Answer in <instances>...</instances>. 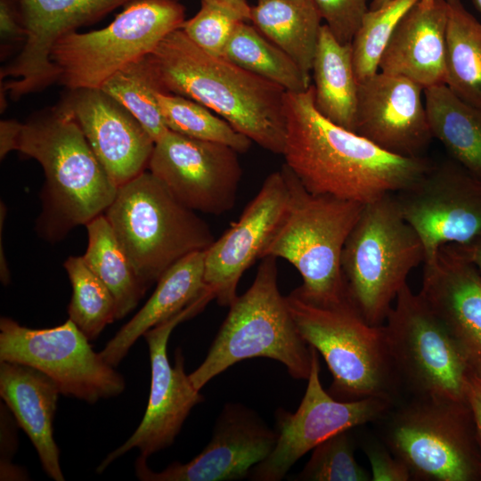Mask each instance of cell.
I'll list each match as a JSON object with an SVG mask.
<instances>
[{
    "label": "cell",
    "instance_id": "cell-22",
    "mask_svg": "<svg viewBox=\"0 0 481 481\" xmlns=\"http://www.w3.org/2000/svg\"><path fill=\"white\" fill-rule=\"evenodd\" d=\"M64 102L118 188L146 170L155 142L123 105L102 89L71 91Z\"/></svg>",
    "mask_w": 481,
    "mask_h": 481
},
{
    "label": "cell",
    "instance_id": "cell-25",
    "mask_svg": "<svg viewBox=\"0 0 481 481\" xmlns=\"http://www.w3.org/2000/svg\"><path fill=\"white\" fill-rule=\"evenodd\" d=\"M205 250L184 257L157 281L145 305L100 351L111 366H118L132 346L150 329L174 316L209 289L204 280Z\"/></svg>",
    "mask_w": 481,
    "mask_h": 481
},
{
    "label": "cell",
    "instance_id": "cell-14",
    "mask_svg": "<svg viewBox=\"0 0 481 481\" xmlns=\"http://www.w3.org/2000/svg\"><path fill=\"white\" fill-rule=\"evenodd\" d=\"M320 371L319 353L312 347V367L302 401L295 412L277 410L275 445L252 468L250 480H281L302 456L322 441L338 432L379 421L396 404L384 397L338 400L323 388Z\"/></svg>",
    "mask_w": 481,
    "mask_h": 481
},
{
    "label": "cell",
    "instance_id": "cell-40",
    "mask_svg": "<svg viewBox=\"0 0 481 481\" xmlns=\"http://www.w3.org/2000/svg\"><path fill=\"white\" fill-rule=\"evenodd\" d=\"M0 34L4 41H25L26 29L18 0H0Z\"/></svg>",
    "mask_w": 481,
    "mask_h": 481
},
{
    "label": "cell",
    "instance_id": "cell-23",
    "mask_svg": "<svg viewBox=\"0 0 481 481\" xmlns=\"http://www.w3.org/2000/svg\"><path fill=\"white\" fill-rule=\"evenodd\" d=\"M446 0H418L396 26L379 61L381 72L423 89L445 84Z\"/></svg>",
    "mask_w": 481,
    "mask_h": 481
},
{
    "label": "cell",
    "instance_id": "cell-37",
    "mask_svg": "<svg viewBox=\"0 0 481 481\" xmlns=\"http://www.w3.org/2000/svg\"><path fill=\"white\" fill-rule=\"evenodd\" d=\"M246 20L231 6L213 0H201L199 12L185 20L181 29L200 48L224 56L226 45L237 25Z\"/></svg>",
    "mask_w": 481,
    "mask_h": 481
},
{
    "label": "cell",
    "instance_id": "cell-42",
    "mask_svg": "<svg viewBox=\"0 0 481 481\" xmlns=\"http://www.w3.org/2000/svg\"><path fill=\"white\" fill-rule=\"evenodd\" d=\"M481 275V236L466 245H458Z\"/></svg>",
    "mask_w": 481,
    "mask_h": 481
},
{
    "label": "cell",
    "instance_id": "cell-10",
    "mask_svg": "<svg viewBox=\"0 0 481 481\" xmlns=\"http://www.w3.org/2000/svg\"><path fill=\"white\" fill-rule=\"evenodd\" d=\"M177 0H134L108 26L57 39L51 60L70 91L100 89L116 72L152 53L184 22Z\"/></svg>",
    "mask_w": 481,
    "mask_h": 481
},
{
    "label": "cell",
    "instance_id": "cell-38",
    "mask_svg": "<svg viewBox=\"0 0 481 481\" xmlns=\"http://www.w3.org/2000/svg\"><path fill=\"white\" fill-rule=\"evenodd\" d=\"M325 25L342 44L352 40L369 10L368 0H313Z\"/></svg>",
    "mask_w": 481,
    "mask_h": 481
},
{
    "label": "cell",
    "instance_id": "cell-24",
    "mask_svg": "<svg viewBox=\"0 0 481 481\" xmlns=\"http://www.w3.org/2000/svg\"><path fill=\"white\" fill-rule=\"evenodd\" d=\"M61 391L42 371L18 363L0 361V395L17 426L33 444L45 474L64 481L53 420Z\"/></svg>",
    "mask_w": 481,
    "mask_h": 481
},
{
    "label": "cell",
    "instance_id": "cell-3",
    "mask_svg": "<svg viewBox=\"0 0 481 481\" xmlns=\"http://www.w3.org/2000/svg\"><path fill=\"white\" fill-rule=\"evenodd\" d=\"M149 56L165 92L204 105L252 143L282 155L287 124L281 86L205 52L181 28Z\"/></svg>",
    "mask_w": 481,
    "mask_h": 481
},
{
    "label": "cell",
    "instance_id": "cell-20",
    "mask_svg": "<svg viewBox=\"0 0 481 481\" xmlns=\"http://www.w3.org/2000/svg\"><path fill=\"white\" fill-rule=\"evenodd\" d=\"M423 92L407 77L381 71L359 82L355 133L389 153L424 157L433 136Z\"/></svg>",
    "mask_w": 481,
    "mask_h": 481
},
{
    "label": "cell",
    "instance_id": "cell-43",
    "mask_svg": "<svg viewBox=\"0 0 481 481\" xmlns=\"http://www.w3.org/2000/svg\"><path fill=\"white\" fill-rule=\"evenodd\" d=\"M227 4L236 10L246 20H249L250 5L248 0H213Z\"/></svg>",
    "mask_w": 481,
    "mask_h": 481
},
{
    "label": "cell",
    "instance_id": "cell-9",
    "mask_svg": "<svg viewBox=\"0 0 481 481\" xmlns=\"http://www.w3.org/2000/svg\"><path fill=\"white\" fill-rule=\"evenodd\" d=\"M380 420L382 442L412 480L481 481V445L468 403L412 397Z\"/></svg>",
    "mask_w": 481,
    "mask_h": 481
},
{
    "label": "cell",
    "instance_id": "cell-30",
    "mask_svg": "<svg viewBox=\"0 0 481 481\" xmlns=\"http://www.w3.org/2000/svg\"><path fill=\"white\" fill-rule=\"evenodd\" d=\"M88 242L83 258L111 292L117 306V320L133 311L146 289L117 239L104 214L86 224Z\"/></svg>",
    "mask_w": 481,
    "mask_h": 481
},
{
    "label": "cell",
    "instance_id": "cell-41",
    "mask_svg": "<svg viewBox=\"0 0 481 481\" xmlns=\"http://www.w3.org/2000/svg\"><path fill=\"white\" fill-rule=\"evenodd\" d=\"M466 398L481 445V377L472 372L469 373L467 379Z\"/></svg>",
    "mask_w": 481,
    "mask_h": 481
},
{
    "label": "cell",
    "instance_id": "cell-8",
    "mask_svg": "<svg viewBox=\"0 0 481 481\" xmlns=\"http://www.w3.org/2000/svg\"><path fill=\"white\" fill-rule=\"evenodd\" d=\"M104 215L146 290L174 264L215 240L208 224L149 170L119 186Z\"/></svg>",
    "mask_w": 481,
    "mask_h": 481
},
{
    "label": "cell",
    "instance_id": "cell-7",
    "mask_svg": "<svg viewBox=\"0 0 481 481\" xmlns=\"http://www.w3.org/2000/svg\"><path fill=\"white\" fill-rule=\"evenodd\" d=\"M425 249L404 219L395 193L363 205L341 255L348 298L371 325H382Z\"/></svg>",
    "mask_w": 481,
    "mask_h": 481
},
{
    "label": "cell",
    "instance_id": "cell-31",
    "mask_svg": "<svg viewBox=\"0 0 481 481\" xmlns=\"http://www.w3.org/2000/svg\"><path fill=\"white\" fill-rule=\"evenodd\" d=\"M224 57L286 92H305L312 85L309 74L246 20L240 21L235 28Z\"/></svg>",
    "mask_w": 481,
    "mask_h": 481
},
{
    "label": "cell",
    "instance_id": "cell-13",
    "mask_svg": "<svg viewBox=\"0 0 481 481\" xmlns=\"http://www.w3.org/2000/svg\"><path fill=\"white\" fill-rule=\"evenodd\" d=\"M213 299V293L208 290L182 311L143 334L151 362V389L146 411L135 432L103 459L96 468L97 473L103 472L114 461L134 448L140 451V455L149 458L169 447L192 409L204 401L200 390L193 386L185 372L182 349H176L174 365L168 360L167 350L174 329L201 312Z\"/></svg>",
    "mask_w": 481,
    "mask_h": 481
},
{
    "label": "cell",
    "instance_id": "cell-17",
    "mask_svg": "<svg viewBox=\"0 0 481 481\" xmlns=\"http://www.w3.org/2000/svg\"><path fill=\"white\" fill-rule=\"evenodd\" d=\"M277 432L250 408L226 404L220 412L212 437L190 461L173 462L153 471L145 456L139 455L135 467L143 481H232L248 477L252 468L273 451Z\"/></svg>",
    "mask_w": 481,
    "mask_h": 481
},
{
    "label": "cell",
    "instance_id": "cell-32",
    "mask_svg": "<svg viewBox=\"0 0 481 481\" xmlns=\"http://www.w3.org/2000/svg\"><path fill=\"white\" fill-rule=\"evenodd\" d=\"M100 89L129 110L154 142L169 131L157 100V94L165 91L149 54L119 69Z\"/></svg>",
    "mask_w": 481,
    "mask_h": 481
},
{
    "label": "cell",
    "instance_id": "cell-4",
    "mask_svg": "<svg viewBox=\"0 0 481 481\" xmlns=\"http://www.w3.org/2000/svg\"><path fill=\"white\" fill-rule=\"evenodd\" d=\"M281 170L288 200L263 257L283 258L298 271L303 282L293 291L302 299L321 306L351 303L341 255L364 204L312 193L285 163Z\"/></svg>",
    "mask_w": 481,
    "mask_h": 481
},
{
    "label": "cell",
    "instance_id": "cell-16",
    "mask_svg": "<svg viewBox=\"0 0 481 481\" xmlns=\"http://www.w3.org/2000/svg\"><path fill=\"white\" fill-rule=\"evenodd\" d=\"M238 154L169 130L155 142L148 170L186 208L217 216L234 207L242 175Z\"/></svg>",
    "mask_w": 481,
    "mask_h": 481
},
{
    "label": "cell",
    "instance_id": "cell-21",
    "mask_svg": "<svg viewBox=\"0 0 481 481\" xmlns=\"http://www.w3.org/2000/svg\"><path fill=\"white\" fill-rule=\"evenodd\" d=\"M419 293L481 377V275L458 245H444L424 262Z\"/></svg>",
    "mask_w": 481,
    "mask_h": 481
},
{
    "label": "cell",
    "instance_id": "cell-44",
    "mask_svg": "<svg viewBox=\"0 0 481 481\" xmlns=\"http://www.w3.org/2000/svg\"><path fill=\"white\" fill-rule=\"evenodd\" d=\"M389 1L391 0H372L369 9L371 10L378 9L383 6L384 4H386L387 3H388Z\"/></svg>",
    "mask_w": 481,
    "mask_h": 481
},
{
    "label": "cell",
    "instance_id": "cell-27",
    "mask_svg": "<svg viewBox=\"0 0 481 481\" xmlns=\"http://www.w3.org/2000/svg\"><path fill=\"white\" fill-rule=\"evenodd\" d=\"M252 25L311 74L322 17L313 0H257L250 6Z\"/></svg>",
    "mask_w": 481,
    "mask_h": 481
},
{
    "label": "cell",
    "instance_id": "cell-12",
    "mask_svg": "<svg viewBox=\"0 0 481 481\" xmlns=\"http://www.w3.org/2000/svg\"><path fill=\"white\" fill-rule=\"evenodd\" d=\"M89 341L69 319L46 329L0 320V361L33 367L51 378L61 394L94 404L120 395L126 381Z\"/></svg>",
    "mask_w": 481,
    "mask_h": 481
},
{
    "label": "cell",
    "instance_id": "cell-11",
    "mask_svg": "<svg viewBox=\"0 0 481 481\" xmlns=\"http://www.w3.org/2000/svg\"><path fill=\"white\" fill-rule=\"evenodd\" d=\"M383 324L402 387L412 397L467 403L468 362L443 322L408 283Z\"/></svg>",
    "mask_w": 481,
    "mask_h": 481
},
{
    "label": "cell",
    "instance_id": "cell-39",
    "mask_svg": "<svg viewBox=\"0 0 481 481\" xmlns=\"http://www.w3.org/2000/svg\"><path fill=\"white\" fill-rule=\"evenodd\" d=\"M363 450L371 464V480H412L407 466L395 456L383 442L367 440L363 444Z\"/></svg>",
    "mask_w": 481,
    "mask_h": 481
},
{
    "label": "cell",
    "instance_id": "cell-29",
    "mask_svg": "<svg viewBox=\"0 0 481 481\" xmlns=\"http://www.w3.org/2000/svg\"><path fill=\"white\" fill-rule=\"evenodd\" d=\"M445 85L464 102L481 108V22L461 0H446Z\"/></svg>",
    "mask_w": 481,
    "mask_h": 481
},
{
    "label": "cell",
    "instance_id": "cell-2",
    "mask_svg": "<svg viewBox=\"0 0 481 481\" xmlns=\"http://www.w3.org/2000/svg\"><path fill=\"white\" fill-rule=\"evenodd\" d=\"M12 151L35 159L43 167L46 181L39 224L50 240L103 214L117 194L118 187L65 102L26 123L2 120L1 159Z\"/></svg>",
    "mask_w": 481,
    "mask_h": 481
},
{
    "label": "cell",
    "instance_id": "cell-34",
    "mask_svg": "<svg viewBox=\"0 0 481 481\" xmlns=\"http://www.w3.org/2000/svg\"><path fill=\"white\" fill-rule=\"evenodd\" d=\"M159 107L167 127L194 139L228 145L246 152L252 142L204 105L182 95L159 92Z\"/></svg>",
    "mask_w": 481,
    "mask_h": 481
},
{
    "label": "cell",
    "instance_id": "cell-5",
    "mask_svg": "<svg viewBox=\"0 0 481 481\" xmlns=\"http://www.w3.org/2000/svg\"><path fill=\"white\" fill-rule=\"evenodd\" d=\"M276 259L263 257L251 286L230 305L206 358L189 374L197 389L238 362L255 357L280 362L293 379H308L312 347L280 292Z\"/></svg>",
    "mask_w": 481,
    "mask_h": 481
},
{
    "label": "cell",
    "instance_id": "cell-33",
    "mask_svg": "<svg viewBox=\"0 0 481 481\" xmlns=\"http://www.w3.org/2000/svg\"><path fill=\"white\" fill-rule=\"evenodd\" d=\"M64 268L72 287L69 319L94 340L108 324L117 320L115 299L108 287L86 265L83 256L69 257L64 262Z\"/></svg>",
    "mask_w": 481,
    "mask_h": 481
},
{
    "label": "cell",
    "instance_id": "cell-19",
    "mask_svg": "<svg viewBox=\"0 0 481 481\" xmlns=\"http://www.w3.org/2000/svg\"><path fill=\"white\" fill-rule=\"evenodd\" d=\"M288 195L281 170L273 172L239 219L205 250V283L221 306H230L238 297L237 286L245 271L262 259Z\"/></svg>",
    "mask_w": 481,
    "mask_h": 481
},
{
    "label": "cell",
    "instance_id": "cell-26",
    "mask_svg": "<svg viewBox=\"0 0 481 481\" xmlns=\"http://www.w3.org/2000/svg\"><path fill=\"white\" fill-rule=\"evenodd\" d=\"M311 72L317 110L336 125L355 132L359 83L352 43H340L322 24Z\"/></svg>",
    "mask_w": 481,
    "mask_h": 481
},
{
    "label": "cell",
    "instance_id": "cell-15",
    "mask_svg": "<svg viewBox=\"0 0 481 481\" xmlns=\"http://www.w3.org/2000/svg\"><path fill=\"white\" fill-rule=\"evenodd\" d=\"M395 197L422 240L425 262L444 245H466L481 236V178L452 159L433 163Z\"/></svg>",
    "mask_w": 481,
    "mask_h": 481
},
{
    "label": "cell",
    "instance_id": "cell-28",
    "mask_svg": "<svg viewBox=\"0 0 481 481\" xmlns=\"http://www.w3.org/2000/svg\"><path fill=\"white\" fill-rule=\"evenodd\" d=\"M424 97L433 138L451 159L481 178V108L459 98L445 84L424 89Z\"/></svg>",
    "mask_w": 481,
    "mask_h": 481
},
{
    "label": "cell",
    "instance_id": "cell-18",
    "mask_svg": "<svg viewBox=\"0 0 481 481\" xmlns=\"http://www.w3.org/2000/svg\"><path fill=\"white\" fill-rule=\"evenodd\" d=\"M132 1L18 0L26 39L18 55L1 69V80L11 77L4 92L18 99L57 81L59 73L51 60L57 39Z\"/></svg>",
    "mask_w": 481,
    "mask_h": 481
},
{
    "label": "cell",
    "instance_id": "cell-35",
    "mask_svg": "<svg viewBox=\"0 0 481 481\" xmlns=\"http://www.w3.org/2000/svg\"><path fill=\"white\" fill-rule=\"evenodd\" d=\"M418 0H391L364 14L352 40L353 63L359 82L379 69L381 56L396 26Z\"/></svg>",
    "mask_w": 481,
    "mask_h": 481
},
{
    "label": "cell",
    "instance_id": "cell-1",
    "mask_svg": "<svg viewBox=\"0 0 481 481\" xmlns=\"http://www.w3.org/2000/svg\"><path fill=\"white\" fill-rule=\"evenodd\" d=\"M313 85L285 93V164L314 194L366 204L413 185L432 166L426 157L389 153L323 117Z\"/></svg>",
    "mask_w": 481,
    "mask_h": 481
},
{
    "label": "cell",
    "instance_id": "cell-36",
    "mask_svg": "<svg viewBox=\"0 0 481 481\" xmlns=\"http://www.w3.org/2000/svg\"><path fill=\"white\" fill-rule=\"evenodd\" d=\"M355 439L351 429L338 432L313 449L298 481H368L371 475L355 458Z\"/></svg>",
    "mask_w": 481,
    "mask_h": 481
},
{
    "label": "cell",
    "instance_id": "cell-6",
    "mask_svg": "<svg viewBox=\"0 0 481 481\" xmlns=\"http://www.w3.org/2000/svg\"><path fill=\"white\" fill-rule=\"evenodd\" d=\"M286 299L302 338L329 367L332 382L328 392L334 398L384 397L398 404L403 387L384 324L371 325L351 303L321 306L293 290Z\"/></svg>",
    "mask_w": 481,
    "mask_h": 481
},
{
    "label": "cell",
    "instance_id": "cell-45",
    "mask_svg": "<svg viewBox=\"0 0 481 481\" xmlns=\"http://www.w3.org/2000/svg\"><path fill=\"white\" fill-rule=\"evenodd\" d=\"M476 8L481 12V0H473Z\"/></svg>",
    "mask_w": 481,
    "mask_h": 481
}]
</instances>
